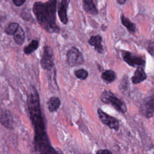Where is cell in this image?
Returning a JSON list of instances; mask_svg holds the SVG:
<instances>
[{"mask_svg":"<svg viewBox=\"0 0 154 154\" xmlns=\"http://www.w3.org/2000/svg\"><path fill=\"white\" fill-rule=\"evenodd\" d=\"M38 47V42L36 40H33L31 42V43L26 46L23 51L25 54H30L34 51H35Z\"/></svg>","mask_w":154,"mask_h":154,"instance_id":"obj_18","label":"cell"},{"mask_svg":"<svg viewBox=\"0 0 154 154\" xmlns=\"http://www.w3.org/2000/svg\"><path fill=\"white\" fill-rule=\"evenodd\" d=\"M140 110L141 113L147 118H150L154 114V99L148 98L141 105Z\"/></svg>","mask_w":154,"mask_h":154,"instance_id":"obj_8","label":"cell"},{"mask_svg":"<svg viewBox=\"0 0 154 154\" xmlns=\"http://www.w3.org/2000/svg\"><path fill=\"white\" fill-rule=\"evenodd\" d=\"M102 37L96 35L91 36L90 39L88 40V42L91 45L94 47L95 50L99 54H102L103 52V48L101 44L102 43Z\"/></svg>","mask_w":154,"mask_h":154,"instance_id":"obj_11","label":"cell"},{"mask_svg":"<svg viewBox=\"0 0 154 154\" xmlns=\"http://www.w3.org/2000/svg\"><path fill=\"white\" fill-rule=\"evenodd\" d=\"M67 62L70 66H75L84 63V60L82 54L75 47L70 48L66 54Z\"/></svg>","mask_w":154,"mask_h":154,"instance_id":"obj_4","label":"cell"},{"mask_svg":"<svg viewBox=\"0 0 154 154\" xmlns=\"http://www.w3.org/2000/svg\"><path fill=\"white\" fill-rule=\"evenodd\" d=\"M74 74H75V76L77 78L82 79V80L85 79L88 77V72L84 69H78V70L75 71Z\"/></svg>","mask_w":154,"mask_h":154,"instance_id":"obj_20","label":"cell"},{"mask_svg":"<svg viewBox=\"0 0 154 154\" xmlns=\"http://www.w3.org/2000/svg\"><path fill=\"white\" fill-rule=\"evenodd\" d=\"M14 40L16 44L19 45H21L23 44L25 40V32L22 29V28L19 26L16 32L13 35Z\"/></svg>","mask_w":154,"mask_h":154,"instance_id":"obj_16","label":"cell"},{"mask_svg":"<svg viewBox=\"0 0 154 154\" xmlns=\"http://www.w3.org/2000/svg\"><path fill=\"white\" fill-rule=\"evenodd\" d=\"M121 21L122 24L128 29L129 31L131 32H134L135 31V25L129 19L122 15L121 16Z\"/></svg>","mask_w":154,"mask_h":154,"instance_id":"obj_17","label":"cell"},{"mask_svg":"<svg viewBox=\"0 0 154 154\" xmlns=\"http://www.w3.org/2000/svg\"><path fill=\"white\" fill-rule=\"evenodd\" d=\"M153 154H154V153H153Z\"/></svg>","mask_w":154,"mask_h":154,"instance_id":"obj_26","label":"cell"},{"mask_svg":"<svg viewBox=\"0 0 154 154\" xmlns=\"http://www.w3.org/2000/svg\"><path fill=\"white\" fill-rule=\"evenodd\" d=\"M146 75L141 67H138L134 72V76L132 77V82L135 84H139L146 79Z\"/></svg>","mask_w":154,"mask_h":154,"instance_id":"obj_12","label":"cell"},{"mask_svg":"<svg viewBox=\"0 0 154 154\" xmlns=\"http://www.w3.org/2000/svg\"><path fill=\"white\" fill-rule=\"evenodd\" d=\"M27 106L34 127V141L36 154H52L54 149L49 143L40 104L39 96L37 89L33 85L29 89Z\"/></svg>","mask_w":154,"mask_h":154,"instance_id":"obj_1","label":"cell"},{"mask_svg":"<svg viewBox=\"0 0 154 154\" xmlns=\"http://www.w3.org/2000/svg\"><path fill=\"white\" fill-rule=\"evenodd\" d=\"M83 8L88 14L92 15L98 14V10L93 2V0H83Z\"/></svg>","mask_w":154,"mask_h":154,"instance_id":"obj_13","label":"cell"},{"mask_svg":"<svg viewBox=\"0 0 154 154\" xmlns=\"http://www.w3.org/2000/svg\"><path fill=\"white\" fill-rule=\"evenodd\" d=\"M1 124L7 129H13V119L10 112L7 110L2 111L1 116Z\"/></svg>","mask_w":154,"mask_h":154,"instance_id":"obj_10","label":"cell"},{"mask_svg":"<svg viewBox=\"0 0 154 154\" xmlns=\"http://www.w3.org/2000/svg\"><path fill=\"white\" fill-rule=\"evenodd\" d=\"M25 1L26 0H13V4L17 7L22 5L25 2Z\"/></svg>","mask_w":154,"mask_h":154,"instance_id":"obj_22","label":"cell"},{"mask_svg":"<svg viewBox=\"0 0 154 154\" xmlns=\"http://www.w3.org/2000/svg\"><path fill=\"white\" fill-rule=\"evenodd\" d=\"M97 114L100 121L104 125L108 126L110 129H114L116 131L119 130V122L117 120V119L107 114L100 108H98Z\"/></svg>","mask_w":154,"mask_h":154,"instance_id":"obj_6","label":"cell"},{"mask_svg":"<svg viewBox=\"0 0 154 154\" xmlns=\"http://www.w3.org/2000/svg\"><path fill=\"white\" fill-rule=\"evenodd\" d=\"M149 52L154 56V43H151L149 47Z\"/></svg>","mask_w":154,"mask_h":154,"instance_id":"obj_23","label":"cell"},{"mask_svg":"<svg viewBox=\"0 0 154 154\" xmlns=\"http://www.w3.org/2000/svg\"><path fill=\"white\" fill-rule=\"evenodd\" d=\"M100 99L103 103L112 106L119 112L125 113L127 111V108L125 103L110 91L104 90L101 94Z\"/></svg>","mask_w":154,"mask_h":154,"instance_id":"obj_3","label":"cell"},{"mask_svg":"<svg viewBox=\"0 0 154 154\" xmlns=\"http://www.w3.org/2000/svg\"><path fill=\"white\" fill-rule=\"evenodd\" d=\"M52 154H63V153L61 152H58V150L54 149V152H53V153Z\"/></svg>","mask_w":154,"mask_h":154,"instance_id":"obj_25","label":"cell"},{"mask_svg":"<svg viewBox=\"0 0 154 154\" xmlns=\"http://www.w3.org/2000/svg\"><path fill=\"white\" fill-rule=\"evenodd\" d=\"M42 67L46 70H51L54 67V54L50 46H45L43 54L40 61Z\"/></svg>","mask_w":154,"mask_h":154,"instance_id":"obj_5","label":"cell"},{"mask_svg":"<svg viewBox=\"0 0 154 154\" xmlns=\"http://www.w3.org/2000/svg\"><path fill=\"white\" fill-rule=\"evenodd\" d=\"M70 0H60L58 7V14L60 19L64 24L68 22V17L67 16V9L69 6Z\"/></svg>","mask_w":154,"mask_h":154,"instance_id":"obj_9","label":"cell"},{"mask_svg":"<svg viewBox=\"0 0 154 154\" xmlns=\"http://www.w3.org/2000/svg\"><path fill=\"white\" fill-rule=\"evenodd\" d=\"M101 78L106 83H111L115 80L116 75L113 70H107L102 73Z\"/></svg>","mask_w":154,"mask_h":154,"instance_id":"obj_15","label":"cell"},{"mask_svg":"<svg viewBox=\"0 0 154 154\" xmlns=\"http://www.w3.org/2000/svg\"><path fill=\"white\" fill-rule=\"evenodd\" d=\"M96 154H112V153L108 149H100L96 152Z\"/></svg>","mask_w":154,"mask_h":154,"instance_id":"obj_21","label":"cell"},{"mask_svg":"<svg viewBox=\"0 0 154 154\" xmlns=\"http://www.w3.org/2000/svg\"><path fill=\"white\" fill-rule=\"evenodd\" d=\"M61 105V100L57 97H51L48 102V106L50 112H55L58 110Z\"/></svg>","mask_w":154,"mask_h":154,"instance_id":"obj_14","label":"cell"},{"mask_svg":"<svg viewBox=\"0 0 154 154\" xmlns=\"http://www.w3.org/2000/svg\"><path fill=\"white\" fill-rule=\"evenodd\" d=\"M19 27V25L16 22L10 23L5 29V32L8 35H14Z\"/></svg>","mask_w":154,"mask_h":154,"instance_id":"obj_19","label":"cell"},{"mask_svg":"<svg viewBox=\"0 0 154 154\" xmlns=\"http://www.w3.org/2000/svg\"><path fill=\"white\" fill-rule=\"evenodd\" d=\"M122 56L123 60L131 66H140L144 64V61L142 58L135 55L131 52H124Z\"/></svg>","mask_w":154,"mask_h":154,"instance_id":"obj_7","label":"cell"},{"mask_svg":"<svg viewBox=\"0 0 154 154\" xmlns=\"http://www.w3.org/2000/svg\"><path fill=\"white\" fill-rule=\"evenodd\" d=\"M57 0H49L45 2H35L32 11L39 25L49 33L60 32L56 24V8Z\"/></svg>","mask_w":154,"mask_h":154,"instance_id":"obj_2","label":"cell"},{"mask_svg":"<svg viewBox=\"0 0 154 154\" xmlns=\"http://www.w3.org/2000/svg\"><path fill=\"white\" fill-rule=\"evenodd\" d=\"M126 0H117V2L119 4H123L125 2H126Z\"/></svg>","mask_w":154,"mask_h":154,"instance_id":"obj_24","label":"cell"}]
</instances>
